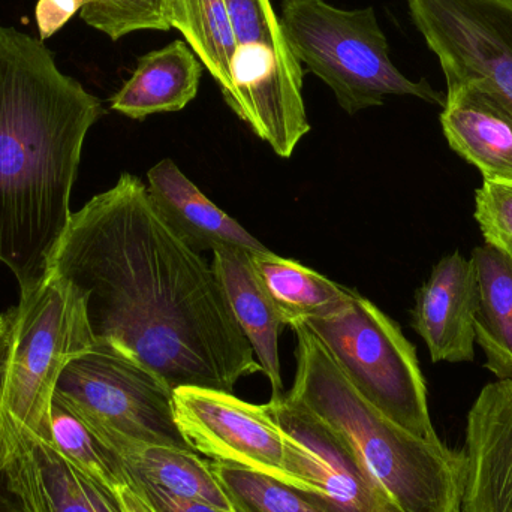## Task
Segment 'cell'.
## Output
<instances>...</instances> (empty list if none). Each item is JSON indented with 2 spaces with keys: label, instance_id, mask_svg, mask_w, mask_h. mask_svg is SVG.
Masks as SVG:
<instances>
[{
  "label": "cell",
  "instance_id": "10",
  "mask_svg": "<svg viewBox=\"0 0 512 512\" xmlns=\"http://www.w3.org/2000/svg\"><path fill=\"white\" fill-rule=\"evenodd\" d=\"M264 406L285 436L291 486L316 493L337 512H403L345 439L306 406L288 394Z\"/></svg>",
  "mask_w": 512,
  "mask_h": 512
},
{
  "label": "cell",
  "instance_id": "24",
  "mask_svg": "<svg viewBox=\"0 0 512 512\" xmlns=\"http://www.w3.org/2000/svg\"><path fill=\"white\" fill-rule=\"evenodd\" d=\"M51 444L111 492L129 486L128 472L119 454L57 394L51 405Z\"/></svg>",
  "mask_w": 512,
  "mask_h": 512
},
{
  "label": "cell",
  "instance_id": "13",
  "mask_svg": "<svg viewBox=\"0 0 512 512\" xmlns=\"http://www.w3.org/2000/svg\"><path fill=\"white\" fill-rule=\"evenodd\" d=\"M477 271L460 252L444 256L415 294L412 327L433 363H469L475 357Z\"/></svg>",
  "mask_w": 512,
  "mask_h": 512
},
{
  "label": "cell",
  "instance_id": "5",
  "mask_svg": "<svg viewBox=\"0 0 512 512\" xmlns=\"http://www.w3.org/2000/svg\"><path fill=\"white\" fill-rule=\"evenodd\" d=\"M225 6L237 45L225 102L277 156L291 158L310 131L303 66L271 0H225Z\"/></svg>",
  "mask_w": 512,
  "mask_h": 512
},
{
  "label": "cell",
  "instance_id": "19",
  "mask_svg": "<svg viewBox=\"0 0 512 512\" xmlns=\"http://www.w3.org/2000/svg\"><path fill=\"white\" fill-rule=\"evenodd\" d=\"M249 256L259 285L283 324L292 330L339 312L358 294L354 289L273 252H256Z\"/></svg>",
  "mask_w": 512,
  "mask_h": 512
},
{
  "label": "cell",
  "instance_id": "7",
  "mask_svg": "<svg viewBox=\"0 0 512 512\" xmlns=\"http://www.w3.org/2000/svg\"><path fill=\"white\" fill-rule=\"evenodd\" d=\"M56 394L113 451L123 444H137L198 454L177 424L173 390L167 382L108 343L95 342L71 358Z\"/></svg>",
  "mask_w": 512,
  "mask_h": 512
},
{
  "label": "cell",
  "instance_id": "27",
  "mask_svg": "<svg viewBox=\"0 0 512 512\" xmlns=\"http://www.w3.org/2000/svg\"><path fill=\"white\" fill-rule=\"evenodd\" d=\"M475 221L487 245L512 261V180L484 179L475 192Z\"/></svg>",
  "mask_w": 512,
  "mask_h": 512
},
{
  "label": "cell",
  "instance_id": "25",
  "mask_svg": "<svg viewBox=\"0 0 512 512\" xmlns=\"http://www.w3.org/2000/svg\"><path fill=\"white\" fill-rule=\"evenodd\" d=\"M84 23L119 41L138 30L171 29V0H86Z\"/></svg>",
  "mask_w": 512,
  "mask_h": 512
},
{
  "label": "cell",
  "instance_id": "9",
  "mask_svg": "<svg viewBox=\"0 0 512 512\" xmlns=\"http://www.w3.org/2000/svg\"><path fill=\"white\" fill-rule=\"evenodd\" d=\"M447 86L468 84L512 114V0H406Z\"/></svg>",
  "mask_w": 512,
  "mask_h": 512
},
{
  "label": "cell",
  "instance_id": "23",
  "mask_svg": "<svg viewBox=\"0 0 512 512\" xmlns=\"http://www.w3.org/2000/svg\"><path fill=\"white\" fill-rule=\"evenodd\" d=\"M234 512H337L316 493L242 466L210 462Z\"/></svg>",
  "mask_w": 512,
  "mask_h": 512
},
{
  "label": "cell",
  "instance_id": "12",
  "mask_svg": "<svg viewBox=\"0 0 512 512\" xmlns=\"http://www.w3.org/2000/svg\"><path fill=\"white\" fill-rule=\"evenodd\" d=\"M460 512H512V379L481 390L466 420Z\"/></svg>",
  "mask_w": 512,
  "mask_h": 512
},
{
  "label": "cell",
  "instance_id": "6",
  "mask_svg": "<svg viewBox=\"0 0 512 512\" xmlns=\"http://www.w3.org/2000/svg\"><path fill=\"white\" fill-rule=\"evenodd\" d=\"M303 325L370 405L420 438L439 439L414 345L376 304L357 294L339 312Z\"/></svg>",
  "mask_w": 512,
  "mask_h": 512
},
{
  "label": "cell",
  "instance_id": "20",
  "mask_svg": "<svg viewBox=\"0 0 512 512\" xmlns=\"http://www.w3.org/2000/svg\"><path fill=\"white\" fill-rule=\"evenodd\" d=\"M471 259L480 291L475 342L486 357L484 367L501 381L512 379V261L487 243Z\"/></svg>",
  "mask_w": 512,
  "mask_h": 512
},
{
  "label": "cell",
  "instance_id": "28",
  "mask_svg": "<svg viewBox=\"0 0 512 512\" xmlns=\"http://www.w3.org/2000/svg\"><path fill=\"white\" fill-rule=\"evenodd\" d=\"M128 478L129 487L134 489L155 512H234L221 510V508L212 507L203 502L180 498V496L173 495L149 481L140 480L131 475H128Z\"/></svg>",
  "mask_w": 512,
  "mask_h": 512
},
{
  "label": "cell",
  "instance_id": "1",
  "mask_svg": "<svg viewBox=\"0 0 512 512\" xmlns=\"http://www.w3.org/2000/svg\"><path fill=\"white\" fill-rule=\"evenodd\" d=\"M50 276L77 289L95 342L131 355L173 391L233 393L262 372L212 264L165 224L134 174L72 213Z\"/></svg>",
  "mask_w": 512,
  "mask_h": 512
},
{
  "label": "cell",
  "instance_id": "4",
  "mask_svg": "<svg viewBox=\"0 0 512 512\" xmlns=\"http://www.w3.org/2000/svg\"><path fill=\"white\" fill-rule=\"evenodd\" d=\"M279 18L295 59L333 90L351 116L393 95L444 107L441 92L426 80H409L391 62L373 8L348 11L325 0H283Z\"/></svg>",
  "mask_w": 512,
  "mask_h": 512
},
{
  "label": "cell",
  "instance_id": "14",
  "mask_svg": "<svg viewBox=\"0 0 512 512\" xmlns=\"http://www.w3.org/2000/svg\"><path fill=\"white\" fill-rule=\"evenodd\" d=\"M146 186L156 212L192 251H268L236 219L215 206L171 159L150 168Z\"/></svg>",
  "mask_w": 512,
  "mask_h": 512
},
{
  "label": "cell",
  "instance_id": "16",
  "mask_svg": "<svg viewBox=\"0 0 512 512\" xmlns=\"http://www.w3.org/2000/svg\"><path fill=\"white\" fill-rule=\"evenodd\" d=\"M442 131L451 149L484 179L512 180V114L489 93L468 84L447 86Z\"/></svg>",
  "mask_w": 512,
  "mask_h": 512
},
{
  "label": "cell",
  "instance_id": "29",
  "mask_svg": "<svg viewBox=\"0 0 512 512\" xmlns=\"http://www.w3.org/2000/svg\"><path fill=\"white\" fill-rule=\"evenodd\" d=\"M84 3L86 0H38L35 18L41 41L56 35L77 12L83 9Z\"/></svg>",
  "mask_w": 512,
  "mask_h": 512
},
{
  "label": "cell",
  "instance_id": "2",
  "mask_svg": "<svg viewBox=\"0 0 512 512\" xmlns=\"http://www.w3.org/2000/svg\"><path fill=\"white\" fill-rule=\"evenodd\" d=\"M102 114L41 39L0 24V261L20 300L50 277L84 140Z\"/></svg>",
  "mask_w": 512,
  "mask_h": 512
},
{
  "label": "cell",
  "instance_id": "11",
  "mask_svg": "<svg viewBox=\"0 0 512 512\" xmlns=\"http://www.w3.org/2000/svg\"><path fill=\"white\" fill-rule=\"evenodd\" d=\"M173 403L177 424L198 454L289 484L285 436L264 405L200 387L176 388Z\"/></svg>",
  "mask_w": 512,
  "mask_h": 512
},
{
  "label": "cell",
  "instance_id": "18",
  "mask_svg": "<svg viewBox=\"0 0 512 512\" xmlns=\"http://www.w3.org/2000/svg\"><path fill=\"white\" fill-rule=\"evenodd\" d=\"M249 255L243 251L213 252L212 267L240 330L251 343L262 373L270 381L271 397H279L285 394L280 375L279 334L286 325L259 285Z\"/></svg>",
  "mask_w": 512,
  "mask_h": 512
},
{
  "label": "cell",
  "instance_id": "17",
  "mask_svg": "<svg viewBox=\"0 0 512 512\" xmlns=\"http://www.w3.org/2000/svg\"><path fill=\"white\" fill-rule=\"evenodd\" d=\"M201 75L203 63L185 41L177 39L138 59L134 74L111 98V110L134 120L176 113L197 98Z\"/></svg>",
  "mask_w": 512,
  "mask_h": 512
},
{
  "label": "cell",
  "instance_id": "22",
  "mask_svg": "<svg viewBox=\"0 0 512 512\" xmlns=\"http://www.w3.org/2000/svg\"><path fill=\"white\" fill-rule=\"evenodd\" d=\"M170 20L224 92L237 48L225 0H171Z\"/></svg>",
  "mask_w": 512,
  "mask_h": 512
},
{
  "label": "cell",
  "instance_id": "30",
  "mask_svg": "<svg viewBox=\"0 0 512 512\" xmlns=\"http://www.w3.org/2000/svg\"><path fill=\"white\" fill-rule=\"evenodd\" d=\"M122 512H155L149 504L131 487H122L116 492Z\"/></svg>",
  "mask_w": 512,
  "mask_h": 512
},
{
  "label": "cell",
  "instance_id": "8",
  "mask_svg": "<svg viewBox=\"0 0 512 512\" xmlns=\"http://www.w3.org/2000/svg\"><path fill=\"white\" fill-rule=\"evenodd\" d=\"M15 313V339L6 382L5 414L24 432L51 442V405L66 363L95 343L74 286L56 276Z\"/></svg>",
  "mask_w": 512,
  "mask_h": 512
},
{
  "label": "cell",
  "instance_id": "3",
  "mask_svg": "<svg viewBox=\"0 0 512 512\" xmlns=\"http://www.w3.org/2000/svg\"><path fill=\"white\" fill-rule=\"evenodd\" d=\"M297 334V372L288 396L339 433L403 512H460L466 460L441 439L429 441L370 405L307 325Z\"/></svg>",
  "mask_w": 512,
  "mask_h": 512
},
{
  "label": "cell",
  "instance_id": "21",
  "mask_svg": "<svg viewBox=\"0 0 512 512\" xmlns=\"http://www.w3.org/2000/svg\"><path fill=\"white\" fill-rule=\"evenodd\" d=\"M117 454L131 477L149 481L173 495L233 511L221 484L200 454L164 445L123 444Z\"/></svg>",
  "mask_w": 512,
  "mask_h": 512
},
{
  "label": "cell",
  "instance_id": "15",
  "mask_svg": "<svg viewBox=\"0 0 512 512\" xmlns=\"http://www.w3.org/2000/svg\"><path fill=\"white\" fill-rule=\"evenodd\" d=\"M11 426L18 486L30 511L122 512L116 493L69 462L51 442L24 432L12 421Z\"/></svg>",
  "mask_w": 512,
  "mask_h": 512
},
{
  "label": "cell",
  "instance_id": "26",
  "mask_svg": "<svg viewBox=\"0 0 512 512\" xmlns=\"http://www.w3.org/2000/svg\"><path fill=\"white\" fill-rule=\"evenodd\" d=\"M14 339L15 313L11 309L0 313V512H32L18 486L14 432L3 408Z\"/></svg>",
  "mask_w": 512,
  "mask_h": 512
}]
</instances>
